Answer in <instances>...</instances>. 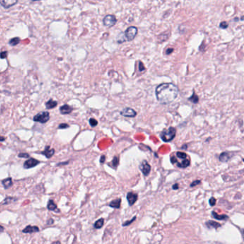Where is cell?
<instances>
[{"mask_svg": "<svg viewBox=\"0 0 244 244\" xmlns=\"http://www.w3.org/2000/svg\"><path fill=\"white\" fill-rule=\"evenodd\" d=\"M155 95L158 102L167 105L173 102L178 95V88L172 83H162L155 90Z\"/></svg>", "mask_w": 244, "mask_h": 244, "instance_id": "1", "label": "cell"}, {"mask_svg": "<svg viewBox=\"0 0 244 244\" xmlns=\"http://www.w3.org/2000/svg\"><path fill=\"white\" fill-rule=\"evenodd\" d=\"M171 162L181 168H185L189 166L191 160L188 158L186 153L182 152H177L175 156H172L170 158Z\"/></svg>", "mask_w": 244, "mask_h": 244, "instance_id": "2", "label": "cell"}, {"mask_svg": "<svg viewBox=\"0 0 244 244\" xmlns=\"http://www.w3.org/2000/svg\"><path fill=\"white\" fill-rule=\"evenodd\" d=\"M176 134V130L173 127H170L160 133V138L165 142H168L174 139Z\"/></svg>", "mask_w": 244, "mask_h": 244, "instance_id": "3", "label": "cell"}, {"mask_svg": "<svg viewBox=\"0 0 244 244\" xmlns=\"http://www.w3.org/2000/svg\"><path fill=\"white\" fill-rule=\"evenodd\" d=\"M49 120V113L47 111H44V112H39L35 115L33 118V120L35 122H40V123H46Z\"/></svg>", "mask_w": 244, "mask_h": 244, "instance_id": "4", "label": "cell"}, {"mask_svg": "<svg viewBox=\"0 0 244 244\" xmlns=\"http://www.w3.org/2000/svg\"><path fill=\"white\" fill-rule=\"evenodd\" d=\"M138 29L136 27L131 26L126 29L125 32V36L128 41H132L138 35Z\"/></svg>", "mask_w": 244, "mask_h": 244, "instance_id": "5", "label": "cell"}, {"mask_svg": "<svg viewBox=\"0 0 244 244\" xmlns=\"http://www.w3.org/2000/svg\"><path fill=\"white\" fill-rule=\"evenodd\" d=\"M116 22V17L113 15H106L103 19V25L107 27H112L115 26Z\"/></svg>", "mask_w": 244, "mask_h": 244, "instance_id": "6", "label": "cell"}, {"mask_svg": "<svg viewBox=\"0 0 244 244\" xmlns=\"http://www.w3.org/2000/svg\"><path fill=\"white\" fill-rule=\"evenodd\" d=\"M38 164H39V160H37L35 159V158H31L24 162L23 167L25 169H29V168H32L37 166Z\"/></svg>", "mask_w": 244, "mask_h": 244, "instance_id": "7", "label": "cell"}, {"mask_svg": "<svg viewBox=\"0 0 244 244\" xmlns=\"http://www.w3.org/2000/svg\"><path fill=\"white\" fill-rule=\"evenodd\" d=\"M120 115L126 118H134L136 116L137 112L134 110L133 109L130 108H124L122 111L120 112Z\"/></svg>", "mask_w": 244, "mask_h": 244, "instance_id": "8", "label": "cell"}, {"mask_svg": "<svg viewBox=\"0 0 244 244\" xmlns=\"http://www.w3.org/2000/svg\"><path fill=\"white\" fill-rule=\"evenodd\" d=\"M140 170L142 171V172L145 176H148L150 172L151 167L147 161L144 160L140 165Z\"/></svg>", "mask_w": 244, "mask_h": 244, "instance_id": "9", "label": "cell"}, {"mask_svg": "<svg viewBox=\"0 0 244 244\" xmlns=\"http://www.w3.org/2000/svg\"><path fill=\"white\" fill-rule=\"evenodd\" d=\"M18 2V0H0V5L5 9H9L15 6Z\"/></svg>", "mask_w": 244, "mask_h": 244, "instance_id": "10", "label": "cell"}, {"mask_svg": "<svg viewBox=\"0 0 244 244\" xmlns=\"http://www.w3.org/2000/svg\"><path fill=\"white\" fill-rule=\"evenodd\" d=\"M55 149H53V148H50V146H49V145H47V146L45 147V150H44L43 151H42L40 153L42 154V155H45L47 158L49 159V158H50L51 157H52V155L55 154Z\"/></svg>", "mask_w": 244, "mask_h": 244, "instance_id": "11", "label": "cell"}, {"mask_svg": "<svg viewBox=\"0 0 244 244\" xmlns=\"http://www.w3.org/2000/svg\"><path fill=\"white\" fill-rule=\"evenodd\" d=\"M127 200H128V202L129 205H132L138 200V194L134 193L132 192L128 193V195H127Z\"/></svg>", "mask_w": 244, "mask_h": 244, "instance_id": "12", "label": "cell"}, {"mask_svg": "<svg viewBox=\"0 0 244 244\" xmlns=\"http://www.w3.org/2000/svg\"><path fill=\"white\" fill-rule=\"evenodd\" d=\"M39 228L36 225H27L25 228L22 230L24 233H33L39 232Z\"/></svg>", "mask_w": 244, "mask_h": 244, "instance_id": "13", "label": "cell"}, {"mask_svg": "<svg viewBox=\"0 0 244 244\" xmlns=\"http://www.w3.org/2000/svg\"><path fill=\"white\" fill-rule=\"evenodd\" d=\"M72 110H73V108L68 105H62L60 108H59V111H60L61 114H62V115H68V114L71 113Z\"/></svg>", "mask_w": 244, "mask_h": 244, "instance_id": "14", "label": "cell"}, {"mask_svg": "<svg viewBox=\"0 0 244 244\" xmlns=\"http://www.w3.org/2000/svg\"><path fill=\"white\" fill-rule=\"evenodd\" d=\"M47 209L49 210V211H56V212H59V209H58V208H57V205H56V204H55V201H54L53 200H49V201H48Z\"/></svg>", "mask_w": 244, "mask_h": 244, "instance_id": "15", "label": "cell"}, {"mask_svg": "<svg viewBox=\"0 0 244 244\" xmlns=\"http://www.w3.org/2000/svg\"><path fill=\"white\" fill-rule=\"evenodd\" d=\"M231 158V155H230L229 152H224L223 153H221L219 156V160L223 162H225L227 161H228Z\"/></svg>", "mask_w": 244, "mask_h": 244, "instance_id": "16", "label": "cell"}, {"mask_svg": "<svg viewBox=\"0 0 244 244\" xmlns=\"http://www.w3.org/2000/svg\"><path fill=\"white\" fill-rule=\"evenodd\" d=\"M57 102L54 100L50 99L47 101V102L45 103V106H46L47 109H52V108H55V107H57Z\"/></svg>", "mask_w": 244, "mask_h": 244, "instance_id": "17", "label": "cell"}, {"mask_svg": "<svg viewBox=\"0 0 244 244\" xmlns=\"http://www.w3.org/2000/svg\"><path fill=\"white\" fill-rule=\"evenodd\" d=\"M2 182L5 189H7V188H10V187L13 185V182H12V180L11 178H6V179L3 180Z\"/></svg>", "mask_w": 244, "mask_h": 244, "instance_id": "18", "label": "cell"}, {"mask_svg": "<svg viewBox=\"0 0 244 244\" xmlns=\"http://www.w3.org/2000/svg\"><path fill=\"white\" fill-rule=\"evenodd\" d=\"M121 203V199L120 198H117V199L112 201L109 204L110 207H112L113 208H120Z\"/></svg>", "mask_w": 244, "mask_h": 244, "instance_id": "19", "label": "cell"}, {"mask_svg": "<svg viewBox=\"0 0 244 244\" xmlns=\"http://www.w3.org/2000/svg\"><path fill=\"white\" fill-rule=\"evenodd\" d=\"M212 215L213 218H215V219L218 220V221H225L226 219H228V217L226 215H218L216 212L215 211H213L212 212Z\"/></svg>", "mask_w": 244, "mask_h": 244, "instance_id": "20", "label": "cell"}, {"mask_svg": "<svg viewBox=\"0 0 244 244\" xmlns=\"http://www.w3.org/2000/svg\"><path fill=\"white\" fill-rule=\"evenodd\" d=\"M169 37L170 33L168 31H167V32H163V33L160 34V35L158 36V39H159L160 42H165V41L168 40Z\"/></svg>", "mask_w": 244, "mask_h": 244, "instance_id": "21", "label": "cell"}, {"mask_svg": "<svg viewBox=\"0 0 244 244\" xmlns=\"http://www.w3.org/2000/svg\"><path fill=\"white\" fill-rule=\"evenodd\" d=\"M206 225H208V228H218L219 227L221 226V224L218 222H215V221H209L206 223Z\"/></svg>", "mask_w": 244, "mask_h": 244, "instance_id": "22", "label": "cell"}, {"mask_svg": "<svg viewBox=\"0 0 244 244\" xmlns=\"http://www.w3.org/2000/svg\"><path fill=\"white\" fill-rule=\"evenodd\" d=\"M20 41H21L20 38L17 37H14V38H12V39H11L10 40H9V44L11 45V46L15 47V46H16V45H17L20 42Z\"/></svg>", "mask_w": 244, "mask_h": 244, "instance_id": "23", "label": "cell"}, {"mask_svg": "<svg viewBox=\"0 0 244 244\" xmlns=\"http://www.w3.org/2000/svg\"><path fill=\"white\" fill-rule=\"evenodd\" d=\"M104 225V218H100V219L98 220L94 224V227L96 229H100V228H102Z\"/></svg>", "mask_w": 244, "mask_h": 244, "instance_id": "24", "label": "cell"}, {"mask_svg": "<svg viewBox=\"0 0 244 244\" xmlns=\"http://www.w3.org/2000/svg\"><path fill=\"white\" fill-rule=\"evenodd\" d=\"M118 163H119V158H118V157H115L114 159L112 160V162H110L109 165L110 167H112V168H116L117 166L118 165Z\"/></svg>", "mask_w": 244, "mask_h": 244, "instance_id": "25", "label": "cell"}, {"mask_svg": "<svg viewBox=\"0 0 244 244\" xmlns=\"http://www.w3.org/2000/svg\"><path fill=\"white\" fill-rule=\"evenodd\" d=\"M17 201V198H12V197H7V198L4 200L3 204H2V205H8V204H9L10 203L14 202V201Z\"/></svg>", "mask_w": 244, "mask_h": 244, "instance_id": "26", "label": "cell"}, {"mask_svg": "<svg viewBox=\"0 0 244 244\" xmlns=\"http://www.w3.org/2000/svg\"><path fill=\"white\" fill-rule=\"evenodd\" d=\"M125 35H124V34L122 33V32H121L120 34L119 35H118V39H117V41H118V43H122V42H125Z\"/></svg>", "mask_w": 244, "mask_h": 244, "instance_id": "27", "label": "cell"}, {"mask_svg": "<svg viewBox=\"0 0 244 244\" xmlns=\"http://www.w3.org/2000/svg\"><path fill=\"white\" fill-rule=\"evenodd\" d=\"M188 100H189L190 101H191L192 102H193V103L196 104L198 102V100L199 99H198V97L197 96L195 93H193V95Z\"/></svg>", "mask_w": 244, "mask_h": 244, "instance_id": "28", "label": "cell"}, {"mask_svg": "<svg viewBox=\"0 0 244 244\" xmlns=\"http://www.w3.org/2000/svg\"><path fill=\"white\" fill-rule=\"evenodd\" d=\"M89 122H90V125L92 127L97 126V125H98V121H97L95 119H94V118H90L89 120Z\"/></svg>", "mask_w": 244, "mask_h": 244, "instance_id": "29", "label": "cell"}, {"mask_svg": "<svg viewBox=\"0 0 244 244\" xmlns=\"http://www.w3.org/2000/svg\"><path fill=\"white\" fill-rule=\"evenodd\" d=\"M18 157L19 158H29V155L27 152H21L18 155Z\"/></svg>", "mask_w": 244, "mask_h": 244, "instance_id": "30", "label": "cell"}, {"mask_svg": "<svg viewBox=\"0 0 244 244\" xmlns=\"http://www.w3.org/2000/svg\"><path fill=\"white\" fill-rule=\"evenodd\" d=\"M69 127H70V125H68V124L61 123V124H59V125L58 126V128H59V129H66V128H68Z\"/></svg>", "mask_w": 244, "mask_h": 244, "instance_id": "31", "label": "cell"}, {"mask_svg": "<svg viewBox=\"0 0 244 244\" xmlns=\"http://www.w3.org/2000/svg\"><path fill=\"white\" fill-rule=\"evenodd\" d=\"M7 55H8V52H7V51L0 52V59H5V58H7Z\"/></svg>", "mask_w": 244, "mask_h": 244, "instance_id": "32", "label": "cell"}, {"mask_svg": "<svg viewBox=\"0 0 244 244\" xmlns=\"http://www.w3.org/2000/svg\"><path fill=\"white\" fill-rule=\"evenodd\" d=\"M135 219H136V217H133V218H132V219L130 220V221H127V222H125V223L122 224V226H127V225H129V224L132 223L133 222V221H135Z\"/></svg>", "mask_w": 244, "mask_h": 244, "instance_id": "33", "label": "cell"}, {"mask_svg": "<svg viewBox=\"0 0 244 244\" xmlns=\"http://www.w3.org/2000/svg\"><path fill=\"white\" fill-rule=\"evenodd\" d=\"M215 203H216V200H215L213 197H212V198L209 200V203L210 205H211V206H214V205H215Z\"/></svg>", "mask_w": 244, "mask_h": 244, "instance_id": "34", "label": "cell"}, {"mask_svg": "<svg viewBox=\"0 0 244 244\" xmlns=\"http://www.w3.org/2000/svg\"><path fill=\"white\" fill-rule=\"evenodd\" d=\"M228 27V23H227V22H222L221 23V25H220V27L222 28V29H226Z\"/></svg>", "mask_w": 244, "mask_h": 244, "instance_id": "35", "label": "cell"}, {"mask_svg": "<svg viewBox=\"0 0 244 244\" xmlns=\"http://www.w3.org/2000/svg\"><path fill=\"white\" fill-rule=\"evenodd\" d=\"M199 183H201V180H195L194 182H193L191 184V185H190V186H191V188H193V187L195 186L196 185H198Z\"/></svg>", "mask_w": 244, "mask_h": 244, "instance_id": "36", "label": "cell"}, {"mask_svg": "<svg viewBox=\"0 0 244 244\" xmlns=\"http://www.w3.org/2000/svg\"><path fill=\"white\" fill-rule=\"evenodd\" d=\"M139 70L140 71H143V70H145V67H144L143 64H142V62H140V64H139Z\"/></svg>", "mask_w": 244, "mask_h": 244, "instance_id": "37", "label": "cell"}, {"mask_svg": "<svg viewBox=\"0 0 244 244\" xmlns=\"http://www.w3.org/2000/svg\"><path fill=\"white\" fill-rule=\"evenodd\" d=\"M105 155H102L100 158V162L101 164H102L105 162Z\"/></svg>", "mask_w": 244, "mask_h": 244, "instance_id": "38", "label": "cell"}, {"mask_svg": "<svg viewBox=\"0 0 244 244\" xmlns=\"http://www.w3.org/2000/svg\"><path fill=\"white\" fill-rule=\"evenodd\" d=\"M69 163V161H67V162H59V163L57 164V166H59V165H68Z\"/></svg>", "mask_w": 244, "mask_h": 244, "instance_id": "39", "label": "cell"}, {"mask_svg": "<svg viewBox=\"0 0 244 244\" xmlns=\"http://www.w3.org/2000/svg\"><path fill=\"white\" fill-rule=\"evenodd\" d=\"M172 51H173V49H172V48H168L166 51V54L167 55H170V54L172 53Z\"/></svg>", "mask_w": 244, "mask_h": 244, "instance_id": "40", "label": "cell"}, {"mask_svg": "<svg viewBox=\"0 0 244 244\" xmlns=\"http://www.w3.org/2000/svg\"><path fill=\"white\" fill-rule=\"evenodd\" d=\"M54 223V220L52 219V218H50V219L48 220V222L47 223V225H51V224H52Z\"/></svg>", "mask_w": 244, "mask_h": 244, "instance_id": "41", "label": "cell"}, {"mask_svg": "<svg viewBox=\"0 0 244 244\" xmlns=\"http://www.w3.org/2000/svg\"><path fill=\"white\" fill-rule=\"evenodd\" d=\"M178 186H179V185H178V183L175 184V185H172V189H173V190H177V189H178Z\"/></svg>", "mask_w": 244, "mask_h": 244, "instance_id": "42", "label": "cell"}, {"mask_svg": "<svg viewBox=\"0 0 244 244\" xmlns=\"http://www.w3.org/2000/svg\"><path fill=\"white\" fill-rule=\"evenodd\" d=\"M5 140V138L3 136H1L0 135V142H3V141Z\"/></svg>", "mask_w": 244, "mask_h": 244, "instance_id": "43", "label": "cell"}, {"mask_svg": "<svg viewBox=\"0 0 244 244\" xmlns=\"http://www.w3.org/2000/svg\"><path fill=\"white\" fill-rule=\"evenodd\" d=\"M4 231H5V228H4V227L2 226V225H0V233L3 232Z\"/></svg>", "mask_w": 244, "mask_h": 244, "instance_id": "44", "label": "cell"}, {"mask_svg": "<svg viewBox=\"0 0 244 244\" xmlns=\"http://www.w3.org/2000/svg\"><path fill=\"white\" fill-rule=\"evenodd\" d=\"M52 243H60V242H59V241H55V242H53Z\"/></svg>", "mask_w": 244, "mask_h": 244, "instance_id": "45", "label": "cell"}, {"mask_svg": "<svg viewBox=\"0 0 244 244\" xmlns=\"http://www.w3.org/2000/svg\"><path fill=\"white\" fill-rule=\"evenodd\" d=\"M37 1H40V0H32V2H37Z\"/></svg>", "mask_w": 244, "mask_h": 244, "instance_id": "46", "label": "cell"}]
</instances>
